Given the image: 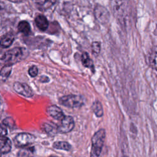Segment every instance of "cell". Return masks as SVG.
<instances>
[{"mask_svg": "<svg viewBox=\"0 0 157 157\" xmlns=\"http://www.w3.org/2000/svg\"><path fill=\"white\" fill-rule=\"evenodd\" d=\"M26 50L22 47H14L5 52L1 56V62L4 66H12L21 61L26 55Z\"/></svg>", "mask_w": 157, "mask_h": 157, "instance_id": "6da1fadb", "label": "cell"}, {"mask_svg": "<svg viewBox=\"0 0 157 157\" xmlns=\"http://www.w3.org/2000/svg\"><path fill=\"white\" fill-rule=\"evenodd\" d=\"M105 138V131L104 129H100L96 131L91 138V148L90 157H99Z\"/></svg>", "mask_w": 157, "mask_h": 157, "instance_id": "7a4b0ae2", "label": "cell"}, {"mask_svg": "<svg viewBox=\"0 0 157 157\" xmlns=\"http://www.w3.org/2000/svg\"><path fill=\"white\" fill-rule=\"evenodd\" d=\"M61 105L69 108H79L85 103V99L82 95L67 94L59 99Z\"/></svg>", "mask_w": 157, "mask_h": 157, "instance_id": "3957f363", "label": "cell"}, {"mask_svg": "<svg viewBox=\"0 0 157 157\" xmlns=\"http://www.w3.org/2000/svg\"><path fill=\"white\" fill-rule=\"evenodd\" d=\"M93 13L96 20L102 25H105L109 21L110 15L105 7L97 4L94 9Z\"/></svg>", "mask_w": 157, "mask_h": 157, "instance_id": "277c9868", "label": "cell"}, {"mask_svg": "<svg viewBox=\"0 0 157 157\" xmlns=\"http://www.w3.org/2000/svg\"><path fill=\"white\" fill-rule=\"evenodd\" d=\"M36 138L35 137L28 132H21L18 134L14 138V143L17 147H25L32 144Z\"/></svg>", "mask_w": 157, "mask_h": 157, "instance_id": "5b68a950", "label": "cell"}, {"mask_svg": "<svg viewBox=\"0 0 157 157\" xmlns=\"http://www.w3.org/2000/svg\"><path fill=\"white\" fill-rule=\"evenodd\" d=\"M75 126L73 118L71 116H65L57 126V131L59 133H67L71 131Z\"/></svg>", "mask_w": 157, "mask_h": 157, "instance_id": "8992f818", "label": "cell"}, {"mask_svg": "<svg viewBox=\"0 0 157 157\" xmlns=\"http://www.w3.org/2000/svg\"><path fill=\"white\" fill-rule=\"evenodd\" d=\"M14 90L19 94L26 97L31 98L34 95L33 91L31 87L25 83L15 82L13 85Z\"/></svg>", "mask_w": 157, "mask_h": 157, "instance_id": "52a82bcc", "label": "cell"}, {"mask_svg": "<svg viewBox=\"0 0 157 157\" xmlns=\"http://www.w3.org/2000/svg\"><path fill=\"white\" fill-rule=\"evenodd\" d=\"M126 2L122 1H112L110 2V7L115 16L118 17L123 14L125 6L126 5L125 4Z\"/></svg>", "mask_w": 157, "mask_h": 157, "instance_id": "ba28073f", "label": "cell"}, {"mask_svg": "<svg viewBox=\"0 0 157 157\" xmlns=\"http://www.w3.org/2000/svg\"><path fill=\"white\" fill-rule=\"evenodd\" d=\"M47 113L57 120H61L65 115L61 109L56 105H51L47 108Z\"/></svg>", "mask_w": 157, "mask_h": 157, "instance_id": "9c48e42d", "label": "cell"}, {"mask_svg": "<svg viewBox=\"0 0 157 157\" xmlns=\"http://www.w3.org/2000/svg\"><path fill=\"white\" fill-rule=\"evenodd\" d=\"M34 21L36 26L40 31H45L49 26V23L47 18L42 14H39L37 15L35 18Z\"/></svg>", "mask_w": 157, "mask_h": 157, "instance_id": "30bf717a", "label": "cell"}, {"mask_svg": "<svg viewBox=\"0 0 157 157\" xmlns=\"http://www.w3.org/2000/svg\"><path fill=\"white\" fill-rule=\"evenodd\" d=\"M15 36L12 33L9 32L1 37V45L2 48H8L14 41Z\"/></svg>", "mask_w": 157, "mask_h": 157, "instance_id": "8fae6325", "label": "cell"}, {"mask_svg": "<svg viewBox=\"0 0 157 157\" xmlns=\"http://www.w3.org/2000/svg\"><path fill=\"white\" fill-rule=\"evenodd\" d=\"M1 154H6L10 151L12 148V142L6 136H1Z\"/></svg>", "mask_w": 157, "mask_h": 157, "instance_id": "7c38bea8", "label": "cell"}, {"mask_svg": "<svg viewBox=\"0 0 157 157\" xmlns=\"http://www.w3.org/2000/svg\"><path fill=\"white\" fill-rule=\"evenodd\" d=\"M148 60L150 66L157 71V45L151 47L148 54Z\"/></svg>", "mask_w": 157, "mask_h": 157, "instance_id": "4fadbf2b", "label": "cell"}, {"mask_svg": "<svg viewBox=\"0 0 157 157\" xmlns=\"http://www.w3.org/2000/svg\"><path fill=\"white\" fill-rule=\"evenodd\" d=\"M81 60L82 64L85 67L90 69L93 72H94V66L93 64V61L90 57L89 55L86 52H83L82 54Z\"/></svg>", "mask_w": 157, "mask_h": 157, "instance_id": "5bb4252c", "label": "cell"}, {"mask_svg": "<svg viewBox=\"0 0 157 157\" xmlns=\"http://www.w3.org/2000/svg\"><path fill=\"white\" fill-rule=\"evenodd\" d=\"M18 30L20 33L25 36H28L31 33V26L29 23L25 20L20 21L17 26Z\"/></svg>", "mask_w": 157, "mask_h": 157, "instance_id": "9a60e30c", "label": "cell"}, {"mask_svg": "<svg viewBox=\"0 0 157 157\" xmlns=\"http://www.w3.org/2000/svg\"><path fill=\"white\" fill-rule=\"evenodd\" d=\"M91 109L97 117H101L104 114V110L101 103L99 101H95L93 102Z\"/></svg>", "mask_w": 157, "mask_h": 157, "instance_id": "2e32d148", "label": "cell"}, {"mask_svg": "<svg viewBox=\"0 0 157 157\" xmlns=\"http://www.w3.org/2000/svg\"><path fill=\"white\" fill-rule=\"evenodd\" d=\"M53 147L58 150L69 151L71 148V145L69 143L66 141H57L53 143Z\"/></svg>", "mask_w": 157, "mask_h": 157, "instance_id": "e0dca14e", "label": "cell"}, {"mask_svg": "<svg viewBox=\"0 0 157 157\" xmlns=\"http://www.w3.org/2000/svg\"><path fill=\"white\" fill-rule=\"evenodd\" d=\"M12 71V66H4L1 69V80L2 82H5L9 75H10Z\"/></svg>", "mask_w": 157, "mask_h": 157, "instance_id": "ac0fdd59", "label": "cell"}, {"mask_svg": "<svg viewBox=\"0 0 157 157\" xmlns=\"http://www.w3.org/2000/svg\"><path fill=\"white\" fill-rule=\"evenodd\" d=\"M56 1H37L36 5L38 6V8L40 10H45L46 9L51 7Z\"/></svg>", "mask_w": 157, "mask_h": 157, "instance_id": "d6986e66", "label": "cell"}, {"mask_svg": "<svg viewBox=\"0 0 157 157\" xmlns=\"http://www.w3.org/2000/svg\"><path fill=\"white\" fill-rule=\"evenodd\" d=\"M2 124H3L5 126L10 129L14 128V127L15 126V121L11 117H7L4 118L2 121Z\"/></svg>", "mask_w": 157, "mask_h": 157, "instance_id": "ffe728a7", "label": "cell"}, {"mask_svg": "<svg viewBox=\"0 0 157 157\" xmlns=\"http://www.w3.org/2000/svg\"><path fill=\"white\" fill-rule=\"evenodd\" d=\"M91 50L92 52L98 55L100 53L101 51V44L98 41H94L91 44Z\"/></svg>", "mask_w": 157, "mask_h": 157, "instance_id": "44dd1931", "label": "cell"}, {"mask_svg": "<svg viewBox=\"0 0 157 157\" xmlns=\"http://www.w3.org/2000/svg\"><path fill=\"white\" fill-rule=\"evenodd\" d=\"M44 128L45 132H47L48 134H51V133H53L55 131L57 132V127L56 128H55V127H53L52 125H51L50 124L48 123H44Z\"/></svg>", "mask_w": 157, "mask_h": 157, "instance_id": "7402d4cb", "label": "cell"}, {"mask_svg": "<svg viewBox=\"0 0 157 157\" xmlns=\"http://www.w3.org/2000/svg\"><path fill=\"white\" fill-rule=\"evenodd\" d=\"M38 74V68L36 66L33 65L31 66L29 69H28V74L32 77H35L37 76Z\"/></svg>", "mask_w": 157, "mask_h": 157, "instance_id": "603a6c76", "label": "cell"}, {"mask_svg": "<svg viewBox=\"0 0 157 157\" xmlns=\"http://www.w3.org/2000/svg\"><path fill=\"white\" fill-rule=\"evenodd\" d=\"M7 134V127L1 123V136H6Z\"/></svg>", "mask_w": 157, "mask_h": 157, "instance_id": "cb8c5ba5", "label": "cell"}, {"mask_svg": "<svg viewBox=\"0 0 157 157\" xmlns=\"http://www.w3.org/2000/svg\"><path fill=\"white\" fill-rule=\"evenodd\" d=\"M40 82H42V83H47L49 82L50 79L49 78L46 76V75H42L40 77V79H39Z\"/></svg>", "mask_w": 157, "mask_h": 157, "instance_id": "d4e9b609", "label": "cell"}, {"mask_svg": "<svg viewBox=\"0 0 157 157\" xmlns=\"http://www.w3.org/2000/svg\"><path fill=\"white\" fill-rule=\"evenodd\" d=\"M49 157H56V156H49Z\"/></svg>", "mask_w": 157, "mask_h": 157, "instance_id": "484cf974", "label": "cell"}, {"mask_svg": "<svg viewBox=\"0 0 157 157\" xmlns=\"http://www.w3.org/2000/svg\"><path fill=\"white\" fill-rule=\"evenodd\" d=\"M123 157H128V156H124Z\"/></svg>", "mask_w": 157, "mask_h": 157, "instance_id": "4316f807", "label": "cell"}]
</instances>
